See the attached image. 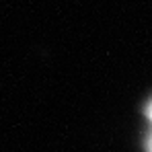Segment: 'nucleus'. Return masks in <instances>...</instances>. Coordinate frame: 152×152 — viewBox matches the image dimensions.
Returning a JSON list of instances; mask_svg holds the SVG:
<instances>
[{"mask_svg":"<svg viewBox=\"0 0 152 152\" xmlns=\"http://www.w3.org/2000/svg\"><path fill=\"white\" fill-rule=\"evenodd\" d=\"M148 150L152 152V138H150V142H148Z\"/></svg>","mask_w":152,"mask_h":152,"instance_id":"1","label":"nucleus"},{"mask_svg":"<svg viewBox=\"0 0 152 152\" xmlns=\"http://www.w3.org/2000/svg\"><path fill=\"white\" fill-rule=\"evenodd\" d=\"M148 115H150V119H152V105H150V109H148Z\"/></svg>","mask_w":152,"mask_h":152,"instance_id":"2","label":"nucleus"}]
</instances>
